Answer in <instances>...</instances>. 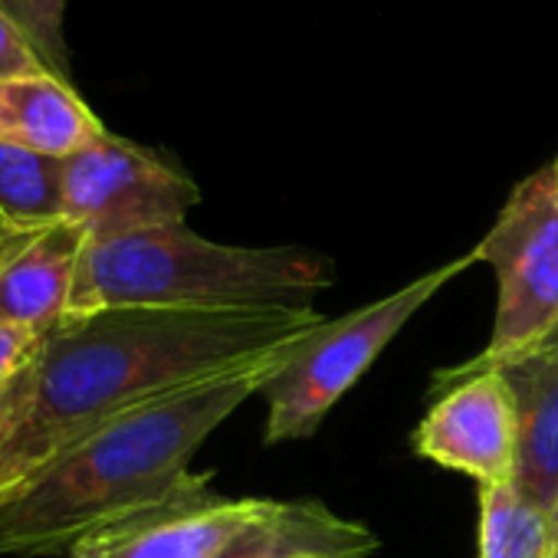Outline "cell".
Returning <instances> with one entry per match:
<instances>
[{"label": "cell", "instance_id": "obj_14", "mask_svg": "<svg viewBox=\"0 0 558 558\" xmlns=\"http://www.w3.org/2000/svg\"><path fill=\"white\" fill-rule=\"evenodd\" d=\"M555 542L551 509L515 483L480 486V558H551Z\"/></svg>", "mask_w": 558, "mask_h": 558}, {"label": "cell", "instance_id": "obj_11", "mask_svg": "<svg viewBox=\"0 0 558 558\" xmlns=\"http://www.w3.org/2000/svg\"><path fill=\"white\" fill-rule=\"evenodd\" d=\"M109 129L63 76L0 80V142L50 158H73L106 138Z\"/></svg>", "mask_w": 558, "mask_h": 558}, {"label": "cell", "instance_id": "obj_1", "mask_svg": "<svg viewBox=\"0 0 558 558\" xmlns=\"http://www.w3.org/2000/svg\"><path fill=\"white\" fill-rule=\"evenodd\" d=\"M316 310L66 316L0 395V499L106 421L313 336Z\"/></svg>", "mask_w": 558, "mask_h": 558}, {"label": "cell", "instance_id": "obj_22", "mask_svg": "<svg viewBox=\"0 0 558 558\" xmlns=\"http://www.w3.org/2000/svg\"><path fill=\"white\" fill-rule=\"evenodd\" d=\"M303 558H316V555H303Z\"/></svg>", "mask_w": 558, "mask_h": 558}, {"label": "cell", "instance_id": "obj_10", "mask_svg": "<svg viewBox=\"0 0 558 558\" xmlns=\"http://www.w3.org/2000/svg\"><path fill=\"white\" fill-rule=\"evenodd\" d=\"M466 368H496L515 404V486L522 496L538 506H558V352L529 349L493 365Z\"/></svg>", "mask_w": 558, "mask_h": 558}, {"label": "cell", "instance_id": "obj_6", "mask_svg": "<svg viewBox=\"0 0 558 558\" xmlns=\"http://www.w3.org/2000/svg\"><path fill=\"white\" fill-rule=\"evenodd\" d=\"M197 201L201 187L184 168L112 132L63 158V220L80 227L86 243L184 223Z\"/></svg>", "mask_w": 558, "mask_h": 558}, {"label": "cell", "instance_id": "obj_12", "mask_svg": "<svg viewBox=\"0 0 558 558\" xmlns=\"http://www.w3.org/2000/svg\"><path fill=\"white\" fill-rule=\"evenodd\" d=\"M375 548L378 538L365 522L345 519L319 499H272V506L217 558H365Z\"/></svg>", "mask_w": 558, "mask_h": 558}, {"label": "cell", "instance_id": "obj_21", "mask_svg": "<svg viewBox=\"0 0 558 558\" xmlns=\"http://www.w3.org/2000/svg\"><path fill=\"white\" fill-rule=\"evenodd\" d=\"M551 558H558V542H555V551H551Z\"/></svg>", "mask_w": 558, "mask_h": 558}, {"label": "cell", "instance_id": "obj_9", "mask_svg": "<svg viewBox=\"0 0 558 558\" xmlns=\"http://www.w3.org/2000/svg\"><path fill=\"white\" fill-rule=\"evenodd\" d=\"M83 246L86 236L70 220L24 236L0 259V323L53 332L70 316Z\"/></svg>", "mask_w": 558, "mask_h": 558}, {"label": "cell", "instance_id": "obj_17", "mask_svg": "<svg viewBox=\"0 0 558 558\" xmlns=\"http://www.w3.org/2000/svg\"><path fill=\"white\" fill-rule=\"evenodd\" d=\"M44 336L24 326H4L0 323V395L11 388V381L34 362Z\"/></svg>", "mask_w": 558, "mask_h": 558}, {"label": "cell", "instance_id": "obj_15", "mask_svg": "<svg viewBox=\"0 0 558 558\" xmlns=\"http://www.w3.org/2000/svg\"><path fill=\"white\" fill-rule=\"evenodd\" d=\"M0 11L31 37V44L57 76L70 80L66 0H0Z\"/></svg>", "mask_w": 558, "mask_h": 558}, {"label": "cell", "instance_id": "obj_20", "mask_svg": "<svg viewBox=\"0 0 558 558\" xmlns=\"http://www.w3.org/2000/svg\"><path fill=\"white\" fill-rule=\"evenodd\" d=\"M555 532H558V506H555Z\"/></svg>", "mask_w": 558, "mask_h": 558}, {"label": "cell", "instance_id": "obj_7", "mask_svg": "<svg viewBox=\"0 0 558 558\" xmlns=\"http://www.w3.org/2000/svg\"><path fill=\"white\" fill-rule=\"evenodd\" d=\"M269 506L220 496L207 473H187L168 496L83 535L70 558H217Z\"/></svg>", "mask_w": 558, "mask_h": 558}, {"label": "cell", "instance_id": "obj_16", "mask_svg": "<svg viewBox=\"0 0 558 558\" xmlns=\"http://www.w3.org/2000/svg\"><path fill=\"white\" fill-rule=\"evenodd\" d=\"M53 73L47 60L37 53L31 37L0 11V80H14V76H40ZM57 76V73H53Z\"/></svg>", "mask_w": 558, "mask_h": 558}, {"label": "cell", "instance_id": "obj_13", "mask_svg": "<svg viewBox=\"0 0 558 558\" xmlns=\"http://www.w3.org/2000/svg\"><path fill=\"white\" fill-rule=\"evenodd\" d=\"M0 220L24 236L63 223V161L0 142Z\"/></svg>", "mask_w": 558, "mask_h": 558}, {"label": "cell", "instance_id": "obj_3", "mask_svg": "<svg viewBox=\"0 0 558 558\" xmlns=\"http://www.w3.org/2000/svg\"><path fill=\"white\" fill-rule=\"evenodd\" d=\"M336 263L306 246H230L187 223L86 243L70 316L106 310H313Z\"/></svg>", "mask_w": 558, "mask_h": 558}, {"label": "cell", "instance_id": "obj_23", "mask_svg": "<svg viewBox=\"0 0 558 558\" xmlns=\"http://www.w3.org/2000/svg\"><path fill=\"white\" fill-rule=\"evenodd\" d=\"M0 434H4V424H0Z\"/></svg>", "mask_w": 558, "mask_h": 558}, {"label": "cell", "instance_id": "obj_2", "mask_svg": "<svg viewBox=\"0 0 558 558\" xmlns=\"http://www.w3.org/2000/svg\"><path fill=\"white\" fill-rule=\"evenodd\" d=\"M293 345L89 430L0 499V555L70 551L93 529L168 496L201 444L263 391Z\"/></svg>", "mask_w": 558, "mask_h": 558}, {"label": "cell", "instance_id": "obj_19", "mask_svg": "<svg viewBox=\"0 0 558 558\" xmlns=\"http://www.w3.org/2000/svg\"><path fill=\"white\" fill-rule=\"evenodd\" d=\"M548 171H551V181H555V187H558V158L551 161V165H545Z\"/></svg>", "mask_w": 558, "mask_h": 558}, {"label": "cell", "instance_id": "obj_5", "mask_svg": "<svg viewBox=\"0 0 558 558\" xmlns=\"http://www.w3.org/2000/svg\"><path fill=\"white\" fill-rule=\"evenodd\" d=\"M470 253L496 272L493 336L470 362L493 365L535 349L558 323V187L548 168L512 187Z\"/></svg>", "mask_w": 558, "mask_h": 558}, {"label": "cell", "instance_id": "obj_8", "mask_svg": "<svg viewBox=\"0 0 558 558\" xmlns=\"http://www.w3.org/2000/svg\"><path fill=\"white\" fill-rule=\"evenodd\" d=\"M437 401L414 427V453L476 486L515 483V404L496 368H444L434 375Z\"/></svg>", "mask_w": 558, "mask_h": 558}, {"label": "cell", "instance_id": "obj_4", "mask_svg": "<svg viewBox=\"0 0 558 558\" xmlns=\"http://www.w3.org/2000/svg\"><path fill=\"white\" fill-rule=\"evenodd\" d=\"M473 263V253L440 263L378 303H368L342 319H326L313 336L296 342L259 391L266 398L263 440L287 444L316 434L326 414L378 362L414 313Z\"/></svg>", "mask_w": 558, "mask_h": 558}, {"label": "cell", "instance_id": "obj_18", "mask_svg": "<svg viewBox=\"0 0 558 558\" xmlns=\"http://www.w3.org/2000/svg\"><path fill=\"white\" fill-rule=\"evenodd\" d=\"M535 349H551V352H558V323L551 326V332H548V336H545V339H542Z\"/></svg>", "mask_w": 558, "mask_h": 558}]
</instances>
